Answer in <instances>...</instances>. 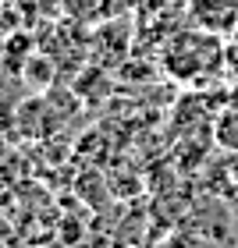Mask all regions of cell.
<instances>
[{
  "label": "cell",
  "instance_id": "6da1fadb",
  "mask_svg": "<svg viewBox=\"0 0 238 248\" xmlns=\"http://www.w3.org/2000/svg\"><path fill=\"white\" fill-rule=\"evenodd\" d=\"M213 139H217L221 149L228 153H238V110H224V114L217 117V128H213Z\"/></svg>",
  "mask_w": 238,
  "mask_h": 248
},
{
  "label": "cell",
  "instance_id": "7a4b0ae2",
  "mask_svg": "<svg viewBox=\"0 0 238 248\" xmlns=\"http://www.w3.org/2000/svg\"><path fill=\"white\" fill-rule=\"evenodd\" d=\"M68 11H71L75 18H82V21H96V18H103L107 15V0H64Z\"/></svg>",
  "mask_w": 238,
  "mask_h": 248
}]
</instances>
